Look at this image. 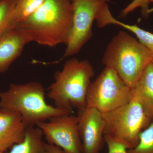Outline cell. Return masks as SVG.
<instances>
[{
	"label": "cell",
	"instance_id": "cell-1",
	"mask_svg": "<svg viewBox=\"0 0 153 153\" xmlns=\"http://www.w3.org/2000/svg\"><path fill=\"white\" fill-rule=\"evenodd\" d=\"M71 0H45L41 7L18 26L32 42L55 47L67 44L72 25Z\"/></svg>",
	"mask_w": 153,
	"mask_h": 153
},
{
	"label": "cell",
	"instance_id": "cell-2",
	"mask_svg": "<svg viewBox=\"0 0 153 153\" xmlns=\"http://www.w3.org/2000/svg\"><path fill=\"white\" fill-rule=\"evenodd\" d=\"M0 108L19 113L27 128L37 126L54 117L73 112V109L48 104L45 88L36 81L11 84L7 90L1 91Z\"/></svg>",
	"mask_w": 153,
	"mask_h": 153
},
{
	"label": "cell",
	"instance_id": "cell-3",
	"mask_svg": "<svg viewBox=\"0 0 153 153\" xmlns=\"http://www.w3.org/2000/svg\"><path fill=\"white\" fill-rule=\"evenodd\" d=\"M94 75L93 66L88 60L69 59L62 70L54 74L55 81L48 88V97L57 107L85 109L88 90Z\"/></svg>",
	"mask_w": 153,
	"mask_h": 153
},
{
	"label": "cell",
	"instance_id": "cell-4",
	"mask_svg": "<svg viewBox=\"0 0 153 153\" xmlns=\"http://www.w3.org/2000/svg\"><path fill=\"white\" fill-rule=\"evenodd\" d=\"M153 53L136 38L120 31L109 42L102 58L106 67L114 70L131 88L150 63Z\"/></svg>",
	"mask_w": 153,
	"mask_h": 153
},
{
	"label": "cell",
	"instance_id": "cell-5",
	"mask_svg": "<svg viewBox=\"0 0 153 153\" xmlns=\"http://www.w3.org/2000/svg\"><path fill=\"white\" fill-rule=\"evenodd\" d=\"M102 114L104 122V136L122 143L128 150L136 146L140 134L152 122L133 95L126 104Z\"/></svg>",
	"mask_w": 153,
	"mask_h": 153
},
{
	"label": "cell",
	"instance_id": "cell-6",
	"mask_svg": "<svg viewBox=\"0 0 153 153\" xmlns=\"http://www.w3.org/2000/svg\"><path fill=\"white\" fill-rule=\"evenodd\" d=\"M132 97L131 88L112 68L105 67L91 82L86 96V107L102 113L109 112L126 104Z\"/></svg>",
	"mask_w": 153,
	"mask_h": 153
},
{
	"label": "cell",
	"instance_id": "cell-7",
	"mask_svg": "<svg viewBox=\"0 0 153 153\" xmlns=\"http://www.w3.org/2000/svg\"><path fill=\"white\" fill-rule=\"evenodd\" d=\"M73 16L71 33L62 59L78 53L92 36V25L107 2L71 0Z\"/></svg>",
	"mask_w": 153,
	"mask_h": 153
},
{
	"label": "cell",
	"instance_id": "cell-8",
	"mask_svg": "<svg viewBox=\"0 0 153 153\" xmlns=\"http://www.w3.org/2000/svg\"><path fill=\"white\" fill-rule=\"evenodd\" d=\"M79 117L71 114L54 117L37 126L47 143L56 146L64 153H82L78 129Z\"/></svg>",
	"mask_w": 153,
	"mask_h": 153
},
{
	"label": "cell",
	"instance_id": "cell-9",
	"mask_svg": "<svg viewBox=\"0 0 153 153\" xmlns=\"http://www.w3.org/2000/svg\"><path fill=\"white\" fill-rule=\"evenodd\" d=\"M78 129L82 153H99L104 140V122L102 114L94 108L79 111Z\"/></svg>",
	"mask_w": 153,
	"mask_h": 153
},
{
	"label": "cell",
	"instance_id": "cell-10",
	"mask_svg": "<svg viewBox=\"0 0 153 153\" xmlns=\"http://www.w3.org/2000/svg\"><path fill=\"white\" fill-rule=\"evenodd\" d=\"M27 128L19 113L0 108V152L22 142Z\"/></svg>",
	"mask_w": 153,
	"mask_h": 153
},
{
	"label": "cell",
	"instance_id": "cell-11",
	"mask_svg": "<svg viewBox=\"0 0 153 153\" xmlns=\"http://www.w3.org/2000/svg\"><path fill=\"white\" fill-rule=\"evenodd\" d=\"M31 42L27 33L18 27L9 30L0 38V73L9 69L25 46Z\"/></svg>",
	"mask_w": 153,
	"mask_h": 153
},
{
	"label": "cell",
	"instance_id": "cell-12",
	"mask_svg": "<svg viewBox=\"0 0 153 153\" xmlns=\"http://www.w3.org/2000/svg\"><path fill=\"white\" fill-rule=\"evenodd\" d=\"M133 96L142 107L151 120H153V66L148 64L135 85L131 88Z\"/></svg>",
	"mask_w": 153,
	"mask_h": 153
},
{
	"label": "cell",
	"instance_id": "cell-13",
	"mask_svg": "<svg viewBox=\"0 0 153 153\" xmlns=\"http://www.w3.org/2000/svg\"><path fill=\"white\" fill-rule=\"evenodd\" d=\"M44 134L37 126L27 128L24 139L4 153H46Z\"/></svg>",
	"mask_w": 153,
	"mask_h": 153
},
{
	"label": "cell",
	"instance_id": "cell-14",
	"mask_svg": "<svg viewBox=\"0 0 153 153\" xmlns=\"http://www.w3.org/2000/svg\"><path fill=\"white\" fill-rule=\"evenodd\" d=\"M45 0H17L12 17L13 29L17 27L33 15Z\"/></svg>",
	"mask_w": 153,
	"mask_h": 153
},
{
	"label": "cell",
	"instance_id": "cell-15",
	"mask_svg": "<svg viewBox=\"0 0 153 153\" xmlns=\"http://www.w3.org/2000/svg\"><path fill=\"white\" fill-rule=\"evenodd\" d=\"M105 26L114 25L120 26L134 33L138 40L147 48L153 54V33L140 28L136 25H130L120 22L115 19L111 14H110L105 19Z\"/></svg>",
	"mask_w": 153,
	"mask_h": 153
},
{
	"label": "cell",
	"instance_id": "cell-16",
	"mask_svg": "<svg viewBox=\"0 0 153 153\" xmlns=\"http://www.w3.org/2000/svg\"><path fill=\"white\" fill-rule=\"evenodd\" d=\"M17 0L0 1V38L13 29L12 17Z\"/></svg>",
	"mask_w": 153,
	"mask_h": 153
},
{
	"label": "cell",
	"instance_id": "cell-17",
	"mask_svg": "<svg viewBox=\"0 0 153 153\" xmlns=\"http://www.w3.org/2000/svg\"><path fill=\"white\" fill-rule=\"evenodd\" d=\"M128 153H153V120L141 132L139 142L133 149L127 150Z\"/></svg>",
	"mask_w": 153,
	"mask_h": 153
},
{
	"label": "cell",
	"instance_id": "cell-18",
	"mask_svg": "<svg viewBox=\"0 0 153 153\" xmlns=\"http://www.w3.org/2000/svg\"><path fill=\"white\" fill-rule=\"evenodd\" d=\"M150 3V0H133L121 11V16L122 17L127 16L136 9L140 8L143 17L147 19L151 14L150 9L149 7Z\"/></svg>",
	"mask_w": 153,
	"mask_h": 153
},
{
	"label": "cell",
	"instance_id": "cell-19",
	"mask_svg": "<svg viewBox=\"0 0 153 153\" xmlns=\"http://www.w3.org/2000/svg\"><path fill=\"white\" fill-rule=\"evenodd\" d=\"M104 140L107 145L108 153H128L124 145L113 138L104 136Z\"/></svg>",
	"mask_w": 153,
	"mask_h": 153
},
{
	"label": "cell",
	"instance_id": "cell-20",
	"mask_svg": "<svg viewBox=\"0 0 153 153\" xmlns=\"http://www.w3.org/2000/svg\"><path fill=\"white\" fill-rule=\"evenodd\" d=\"M46 153H64L61 149L54 145L46 143Z\"/></svg>",
	"mask_w": 153,
	"mask_h": 153
},
{
	"label": "cell",
	"instance_id": "cell-21",
	"mask_svg": "<svg viewBox=\"0 0 153 153\" xmlns=\"http://www.w3.org/2000/svg\"><path fill=\"white\" fill-rule=\"evenodd\" d=\"M150 3H153V0H150ZM150 13H153V8H152L150 9Z\"/></svg>",
	"mask_w": 153,
	"mask_h": 153
},
{
	"label": "cell",
	"instance_id": "cell-22",
	"mask_svg": "<svg viewBox=\"0 0 153 153\" xmlns=\"http://www.w3.org/2000/svg\"><path fill=\"white\" fill-rule=\"evenodd\" d=\"M150 63L151 64H152L153 66V54L152 55V58H151Z\"/></svg>",
	"mask_w": 153,
	"mask_h": 153
},
{
	"label": "cell",
	"instance_id": "cell-23",
	"mask_svg": "<svg viewBox=\"0 0 153 153\" xmlns=\"http://www.w3.org/2000/svg\"><path fill=\"white\" fill-rule=\"evenodd\" d=\"M104 1H106V2L108 1H109V0H104Z\"/></svg>",
	"mask_w": 153,
	"mask_h": 153
},
{
	"label": "cell",
	"instance_id": "cell-24",
	"mask_svg": "<svg viewBox=\"0 0 153 153\" xmlns=\"http://www.w3.org/2000/svg\"><path fill=\"white\" fill-rule=\"evenodd\" d=\"M0 153H4L1 152H0Z\"/></svg>",
	"mask_w": 153,
	"mask_h": 153
},
{
	"label": "cell",
	"instance_id": "cell-25",
	"mask_svg": "<svg viewBox=\"0 0 153 153\" xmlns=\"http://www.w3.org/2000/svg\"><path fill=\"white\" fill-rule=\"evenodd\" d=\"M1 1V0H0V1Z\"/></svg>",
	"mask_w": 153,
	"mask_h": 153
}]
</instances>
